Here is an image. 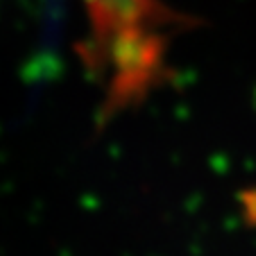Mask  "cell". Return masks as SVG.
Listing matches in <instances>:
<instances>
[{
	"label": "cell",
	"mask_w": 256,
	"mask_h": 256,
	"mask_svg": "<svg viewBox=\"0 0 256 256\" xmlns=\"http://www.w3.org/2000/svg\"><path fill=\"white\" fill-rule=\"evenodd\" d=\"M88 2H93L98 10H102V7H112V5H116V2H122V0H88Z\"/></svg>",
	"instance_id": "obj_1"
}]
</instances>
